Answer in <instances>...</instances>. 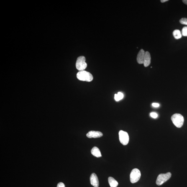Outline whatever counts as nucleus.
<instances>
[{
	"label": "nucleus",
	"mask_w": 187,
	"mask_h": 187,
	"mask_svg": "<svg viewBox=\"0 0 187 187\" xmlns=\"http://www.w3.org/2000/svg\"><path fill=\"white\" fill-rule=\"evenodd\" d=\"M108 181L111 187H116L118 186V182L112 177H109L108 178Z\"/></svg>",
	"instance_id": "12"
},
{
	"label": "nucleus",
	"mask_w": 187,
	"mask_h": 187,
	"mask_svg": "<svg viewBox=\"0 0 187 187\" xmlns=\"http://www.w3.org/2000/svg\"><path fill=\"white\" fill-rule=\"evenodd\" d=\"M90 182L92 186L94 187H98L99 186V180L96 174H91L90 178Z\"/></svg>",
	"instance_id": "8"
},
{
	"label": "nucleus",
	"mask_w": 187,
	"mask_h": 187,
	"mask_svg": "<svg viewBox=\"0 0 187 187\" xmlns=\"http://www.w3.org/2000/svg\"><path fill=\"white\" fill-rule=\"evenodd\" d=\"M57 187H65V186L63 183L60 182L58 184Z\"/></svg>",
	"instance_id": "18"
},
{
	"label": "nucleus",
	"mask_w": 187,
	"mask_h": 187,
	"mask_svg": "<svg viewBox=\"0 0 187 187\" xmlns=\"http://www.w3.org/2000/svg\"><path fill=\"white\" fill-rule=\"evenodd\" d=\"M145 52L143 49H142L139 51L137 56V61L139 64H144Z\"/></svg>",
	"instance_id": "9"
},
{
	"label": "nucleus",
	"mask_w": 187,
	"mask_h": 187,
	"mask_svg": "<svg viewBox=\"0 0 187 187\" xmlns=\"http://www.w3.org/2000/svg\"><path fill=\"white\" fill-rule=\"evenodd\" d=\"M119 140L120 142L124 145H127L128 144L129 137L127 132L122 130L119 132Z\"/></svg>",
	"instance_id": "6"
},
{
	"label": "nucleus",
	"mask_w": 187,
	"mask_h": 187,
	"mask_svg": "<svg viewBox=\"0 0 187 187\" xmlns=\"http://www.w3.org/2000/svg\"><path fill=\"white\" fill-rule=\"evenodd\" d=\"M171 120L173 124L177 128H180L183 126L184 119L181 114H174L172 116Z\"/></svg>",
	"instance_id": "2"
},
{
	"label": "nucleus",
	"mask_w": 187,
	"mask_h": 187,
	"mask_svg": "<svg viewBox=\"0 0 187 187\" xmlns=\"http://www.w3.org/2000/svg\"><path fill=\"white\" fill-rule=\"evenodd\" d=\"M182 1L185 4L187 5V0H183Z\"/></svg>",
	"instance_id": "21"
},
{
	"label": "nucleus",
	"mask_w": 187,
	"mask_h": 187,
	"mask_svg": "<svg viewBox=\"0 0 187 187\" xmlns=\"http://www.w3.org/2000/svg\"><path fill=\"white\" fill-rule=\"evenodd\" d=\"M103 134L102 133L98 131H91L86 134L87 137L88 138H98L102 137Z\"/></svg>",
	"instance_id": "7"
},
{
	"label": "nucleus",
	"mask_w": 187,
	"mask_h": 187,
	"mask_svg": "<svg viewBox=\"0 0 187 187\" xmlns=\"http://www.w3.org/2000/svg\"><path fill=\"white\" fill-rule=\"evenodd\" d=\"M182 35L184 37H187V27H185L182 29Z\"/></svg>",
	"instance_id": "15"
},
{
	"label": "nucleus",
	"mask_w": 187,
	"mask_h": 187,
	"mask_svg": "<svg viewBox=\"0 0 187 187\" xmlns=\"http://www.w3.org/2000/svg\"><path fill=\"white\" fill-rule=\"evenodd\" d=\"M168 0H161L160 1L162 3H165L166 1H168Z\"/></svg>",
	"instance_id": "20"
},
{
	"label": "nucleus",
	"mask_w": 187,
	"mask_h": 187,
	"mask_svg": "<svg viewBox=\"0 0 187 187\" xmlns=\"http://www.w3.org/2000/svg\"><path fill=\"white\" fill-rule=\"evenodd\" d=\"M124 97V95L120 92H119L117 94H115L114 99L116 101H119L123 99Z\"/></svg>",
	"instance_id": "14"
},
{
	"label": "nucleus",
	"mask_w": 187,
	"mask_h": 187,
	"mask_svg": "<svg viewBox=\"0 0 187 187\" xmlns=\"http://www.w3.org/2000/svg\"><path fill=\"white\" fill-rule=\"evenodd\" d=\"M151 62V56L148 51L145 52V58H144V66L147 67L150 65Z\"/></svg>",
	"instance_id": "10"
},
{
	"label": "nucleus",
	"mask_w": 187,
	"mask_h": 187,
	"mask_svg": "<svg viewBox=\"0 0 187 187\" xmlns=\"http://www.w3.org/2000/svg\"><path fill=\"white\" fill-rule=\"evenodd\" d=\"M86 59L84 56H80L77 59L76 64V68L79 71L84 70L87 67Z\"/></svg>",
	"instance_id": "3"
},
{
	"label": "nucleus",
	"mask_w": 187,
	"mask_h": 187,
	"mask_svg": "<svg viewBox=\"0 0 187 187\" xmlns=\"http://www.w3.org/2000/svg\"><path fill=\"white\" fill-rule=\"evenodd\" d=\"M141 174L138 169L134 168L133 170L130 174V180L131 183H134L138 182L140 178Z\"/></svg>",
	"instance_id": "5"
},
{
	"label": "nucleus",
	"mask_w": 187,
	"mask_h": 187,
	"mask_svg": "<svg viewBox=\"0 0 187 187\" xmlns=\"http://www.w3.org/2000/svg\"><path fill=\"white\" fill-rule=\"evenodd\" d=\"M150 116L152 118H154V119H156V118L158 117V114L155 112L151 113Z\"/></svg>",
	"instance_id": "17"
},
{
	"label": "nucleus",
	"mask_w": 187,
	"mask_h": 187,
	"mask_svg": "<svg viewBox=\"0 0 187 187\" xmlns=\"http://www.w3.org/2000/svg\"><path fill=\"white\" fill-rule=\"evenodd\" d=\"M173 35L175 38L176 39L181 38L182 37L181 32L178 29H175L173 31Z\"/></svg>",
	"instance_id": "13"
},
{
	"label": "nucleus",
	"mask_w": 187,
	"mask_h": 187,
	"mask_svg": "<svg viewBox=\"0 0 187 187\" xmlns=\"http://www.w3.org/2000/svg\"><path fill=\"white\" fill-rule=\"evenodd\" d=\"M152 106L154 107L157 108L158 107L160 106V104L158 103H153L152 104Z\"/></svg>",
	"instance_id": "19"
},
{
	"label": "nucleus",
	"mask_w": 187,
	"mask_h": 187,
	"mask_svg": "<svg viewBox=\"0 0 187 187\" xmlns=\"http://www.w3.org/2000/svg\"><path fill=\"white\" fill-rule=\"evenodd\" d=\"M180 22L182 24H184L187 25V18H182L180 21Z\"/></svg>",
	"instance_id": "16"
},
{
	"label": "nucleus",
	"mask_w": 187,
	"mask_h": 187,
	"mask_svg": "<svg viewBox=\"0 0 187 187\" xmlns=\"http://www.w3.org/2000/svg\"><path fill=\"white\" fill-rule=\"evenodd\" d=\"M172 174L170 172L166 174H161L157 177L156 184L157 185H160L163 184L171 178Z\"/></svg>",
	"instance_id": "4"
},
{
	"label": "nucleus",
	"mask_w": 187,
	"mask_h": 187,
	"mask_svg": "<svg viewBox=\"0 0 187 187\" xmlns=\"http://www.w3.org/2000/svg\"><path fill=\"white\" fill-rule=\"evenodd\" d=\"M77 77L81 81L87 82H91L93 79V75L89 72L85 70L79 71L77 74Z\"/></svg>",
	"instance_id": "1"
},
{
	"label": "nucleus",
	"mask_w": 187,
	"mask_h": 187,
	"mask_svg": "<svg viewBox=\"0 0 187 187\" xmlns=\"http://www.w3.org/2000/svg\"><path fill=\"white\" fill-rule=\"evenodd\" d=\"M91 154L94 156L96 157H102V155L100 151L99 148L97 147H94L92 149L91 151Z\"/></svg>",
	"instance_id": "11"
}]
</instances>
